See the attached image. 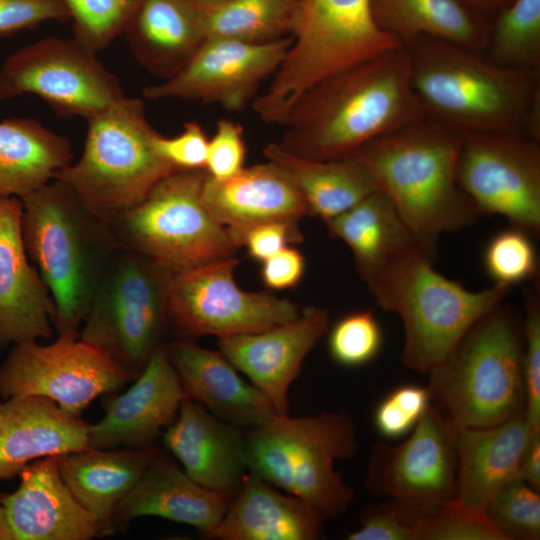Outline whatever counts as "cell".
<instances>
[{
	"label": "cell",
	"instance_id": "1",
	"mask_svg": "<svg viewBox=\"0 0 540 540\" xmlns=\"http://www.w3.org/2000/svg\"><path fill=\"white\" fill-rule=\"evenodd\" d=\"M425 116L402 46L310 88L283 122L278 144L304 158L342 159Z\"/></svg>",
	"mask_w": 540,
	"mask_h": 540
},
{
	"label": "cell",
	"instance_id": "2",
	"mask_svg": "<svg viewBox=\"0 0 540 540\" xmlns=\"http://www.w3.org/2000/svg\"><path fill=\"white\" fill-rule=\"evenodd\" d=\"M425 115L461 134L540 140V70L498 65L483 52L431 37L404 45Z\"/></svg>",
	"mask_w": 540,
	"mask_h": 540
},
{
	"label": "cell",
	"instance_id": "3",
	"mask_svg": "<svg viewBox=\"0 0 540 540\" xmlns=\"http://www.w3.org/2000/svg\"><path fill=\"white\" fill-rule=\"evenodd\" d=\"M461 143V134L425 116L349 156L368 170L433 262L441 235L480 216L458 184Z\"/></svg>",
	"mask_w": 540,
	"mask_h": 540
},
{
	"label": "cell",
	"instance_id": "4",
	"mask_svg": "<svg viewBox=\"0 0 540 540\" xmlns=\"http://www.w3.org/2000/svg\"><path fill=\"white\" fill-rule=\"evenodd\" d=\"M24 246L48 287L58 335L79 337L97 285L119 248L107 221L62 180L20 198Z\"/></svg>",
	"mask_w": 540,
	"mask_h": 540
},
{
	"label": "cell",
	"instance_id": "5",
	"mask_svg": "<svg viewBox=\"0 0 540 540\" xmlns=\"http://www.w3.org/2000/svg\"><path fill=\"white\" fill-rule=\"evenodd\" d=\"M522 317L503 302L428 372L431 401L456 424L481 428L525 412Z\"/></svg>",
	"mask_w": 540,
	"mask_h": 540
},
{
	"label": "cell",
	"instance_id": "6",
	"mask_svg": "<svg viewBox=\"0 0 540 540\" xmlns=\"http://www.w3.org/2000/svg\"><path fill=\"white\" fill-rule=\"evenodd\" d=\"M367 285L379 307L400 316L405 332L401 360L420 373L441 364L467 330L512 290L493 284L471 291L436 271L419 247L394 259Z\"/></svg>",
	"mask_w": 540,
	"mask_h": 540
},
{
	"label": "cell",
	"instance_id": "7",
	"mask_svg": "<svg viewBox=\"0 0 540 540\" xmlns=\"http://www.w3.org/2000/svg\"><path fill=\"white\" fill-rule=\"evenodd\" d=\"M291 38L270 85L253 101L267 124L281 125L319 82L404 46L379 28L370 0H298Z\"/></svg>",
	"mask_w": 540,
	"mask_h": 540
},
{
	"label": "cell",
	"instance_id": "8",
	"mask_svg": "<svg viewBox=\"0 0 540 540\" xmlns=\"http://www.w3.org/2000/svg\"><path fill=\"white\" fill-rule=\"evenodd\" d=\"M250 473L318 509L326 519L344 514L354 491L334 470L358 450L356 424L346 410L277 416L245 429Z\"/></svg>",
	"mask_w": 540,
	"mask_h": 540
},
{
	"label": "cell",
	"instance_id": "9",
	"mask_svg": "<svg viewBox=\"0 0 540 540\" xmlns=\"http://www.w3.org/2000/svg\"><path fill=\"white\" fill-rule=\"evenodd\" d=\"M87 121L80 158L53 178L68 184L90 210L109 223L178 169L156 153L153 139L158 132L148 121L140 98L124 96Z\"/></svg>",
	"mask_w": 540,
	"mask_h": 540
},
{
	"label": "cell",
	"instance_id": "10",
	"mask_svg": "<svg viewBox=\"0 0 540 540\" xmlns=\"http://www.w3.org/2000/svg\"><path fill=\"white\" fill-rule=\"evenodd\" d=\"M206 174L175 170L139 203L113 217L109 225L118 246L172 273L233 257L237 245L202 200Z\"/></svg>",
	"mask_w": 540,
	"mask_h": 540
},
{
	"label": "cell",
	"instance_id": "11",
	"mask_svg": "<svg viewBox=\"0 0 540 540\" xmlns=\"http://www.w3.org/2000/svg\"><path fill=\"white\" fill-rule=\"evenodd\" d=\"M172 274L152 260L119 247L97 285L79 339L136 378L164 344Z\"/></svg>",
	"mask_w": 540,
	"mask_h": 540
},
{
	"label": "cell",
	"instance_id": "12",
	"mask_svg": "<svg viewBox=\"0 0 540 540\" xmlns=\"http://www.w3.org/2000/svg\"><path fill=\"white\" fill-rule=\"evenodd\" d=\"M236 257L173 273L166 300L167 328L181 340L260 332L297 318L298 305L235 282Z\"/></svg>",
	"mask_w": 540,
	"mask_h": 540
},
{
	"label": "cell",
	"instance_id": "13",
	"mask_svg": "<svg viewBox=\"0 0 540 540\" xmlns=\"http://www.w3.org/2000/svg\"><path fill=\"white\" fill-rule=\"evenodd\" d=\"M34 94L60 116L97 115L123 98L122 86L96 53L75 38L48 36L6 58L0 69V100Z\"/></svg>",
	"mask_w": 540,
	"mask_h": 540
},
{
	"label": "cell",
	"instance_id": "14",
	"mask_svg": "<svg viewBox=\"0 0 540 540\" xmlns=\"http://www.w3.org/2000/svg\"><path fill=\"white\" fill-rule=\"evenodd\" d=\"M456 436L457 424L431 403L399 445L380 441L372 447L367 492L408 512L455 501Z\"/></svg>",
	"mask_w": 540,
	"mask_h": 540
},
{
	"label": "cell",
	"instance_id": "15",
	"mask_svg": "<svg viewBox=\"0 0 540 540\" xmlns=\"http://www.w3.org/2000/svg\"><path fill=\"white\" fill-rule=\"evenodd\" d=\"M135 377L99 349L77 336L58 335L47 345L37 341L12 346L0 365V396L38 395L81 417L97 397L121 389Z\"/></svg>",
	"mask_w": 540,
	"mask_h": 540
},
{
	"label": "cell",
	"instance_id": "16",
	"mask_svg": "<svg viewBox=\"0 0 540 540\" xmlns=\"http://www.w3.org/2000/svg\"><path fill=\"white\" fill-rule=\"evenodd\" d=\"M540 140L523 134L462 135L458 184L478 213L540 230Z\"/></svg>",
	"mask_w": 540,
	"mask_h": 540
},
{
	"label": "cell",
	"instance_id": "17",
	"mask_svg": "<svg viewBox=\"0 0 540 540\" xmlns=\"http://www.w3.org/2000/svg\"><path fill=\"white\" fill-rule=\"evenodd\" d=\"M287 37L263 44L207 38L172 77L144 88L147 99L215 103L239 111L273 76L291 44Z\"/></svg>",
	"mask_w": 540,
	"mask_h": 540
},
{
	"label": "cell",
	"instance_id": "18",
	"mask_svg": "<svg viewBox=\"0 0 540 540\" xmlns=\"http://www.w3.org/2000/svg\"><path fill=\"white\" fill-rule=\"evenodd\" d=\"M329 312L309 306L299 316L272 328L218 338L219 351L272 402L289 415L288 391L303 361L327 332Z\"/></svg>",
	"mask_w": 540,
	"mask_h": 540
},
{
	"label": "cell",
	"instance_id": "19",
	"mask_svg": "<svg viewBox=\"0 0 540 540\" xmlns=\"http://www.w3.org/2000/svg\"><path fill=\"white\" fill-rule=\"evenodd\" d=\"M124 393L103 404L104 416L90 424L88 447H148L176 419L182 401L188 398L161 345Z\"/></svg>",
	"mask_w": 540,
	"mask_h": 540
},
{
	"label": "cell",
	"instance_id": "20",
	"mask_svg": "<svg viewBox=\"0 0 540 540\" xmlns=\"http://www.w3.org/2000/svg\"><path fill=\"white\" fill-rule=\"evenodd\" d=\"M22 202L0 198V352L9 345L50 338L55 304L27 255Z\"/></svg>",
	"mask_w": 540,
	"mask_h": 540
},
{
	"label": "cell",
	"instance_id": "21",
	"mask_svg": "<svg viewBox=\"0 0 540 540\" xmlns=\"http://www.w3.org/2000/svg\"><path fill=\"white\" fill-rule=\"evenodd\" d=\"M11 494H0L15 540H90L102 536L96 520L73 496L57 456L37 459L19 472Z\"/></svg>",
	"mask_w": 540,
	"mask_h": 540
},
{
	"label": "cell",
	"instance_id": "22",
	"mask_svg": "<svg viewBox=\"0 0 540 540\" xmlns=\"http://www.w3.org/2000/svg\"><path fill=\"white\" fill-rule=\"evenodd\" d=\"M163 444L198 484L233 496L249 473L244 431L195 401H182L163 433Z\"/></svg>",
	"mask_w": 540,
	"mask_h": 540
},
{
	"label": "cell",
	"instance_id": "23",
	"mask_svg": "<svg viewBox=\"0 0 540 540\" xmlns=\"http://www.w3.org/2000/svg\"><path fill=\"white\" fill-rule=\"evenodd\" d=\"M166 348L188 398L217 418L244 430L279 416L269 398L245 381L220 351L186 340Z\"/></svg>",
	"mask_w": 540,
	"mask_h": 540
},
{
	"label": "cell",
	"instance_id": "24",
	"mask_svg": "<svg viewBox=\"0 0 540 540\" xmlns=\"http://www.w3.org/2000/svg\"><path fill=\"white\" fill-rule=\"evenodd\" d=\"M207 173V172H206ZM202 200L238 248L242 235L261 223L299 221L308 215L306 202L289 177L272 161L244 167L217 181L206 174Z\"/></svg>",
	"mask_w": 540,
	"mask_h": 540
},
{
	"label": "cell",
	"instance_id": "25",
	"mask_svg": "<svg viewBox=\"0 0 540 540\" xmlns=\"http://www.w3.org/2000/svg\"><path fill=\"white\" fill-rule=\"evenodd\" d=\"M534 431L525 412L497 425L481 428L457 424L456 502L486 513L493 498L518 479L521 458Z\"/></svg>",
	"mask_w": 540,
	"mask_h": 540
},
{
	"label": "cell",
	"instance_id": "26",
	"mask_svg": "<svg viewBox=\"0 0 540 540\" xmlns=\"http://www.w3.org/2000/svg\"><path fill=\"white\" fill-rule=\"evenodd\" d=\"M89 427L49 398L7 399L0 404V480L19 474L32 460L87 448Z\"/></svg>",
	"mask_w": 540,
	"mask_h": 540
},
{
	"label": "cell",
	"instance_id": "27",
	"mask_svg": "<svg viewBox=\"0 0 540 540\" xmlns=\"http://www.w3.org/2000/svg\"><path fill=\"white\" fill-rule=\"evenodd\" d=\"M232 497L193 479L163 451L148 465L134 488L118 504L114 523L158 516L190 525L206 537L224 517Z\"/></svg>",
	"mask_w": 540,
	"mask_h": 540
},
{
	"label": "cell",
	"instance_id": "28",
	"mask_svg": "<svg viewBox=\"0 0 540 540\" xmlns=\"http://www.w3.org/2000/svg\"><path fill=\"white\" fill-rule=\"evenodd\" d=\"M327 519L314 506L248 473L215 529V540H320Z\"/></svg>",
	"mask_w": 540,
	"mask_h": 540
},
{
	"label": "cell",
	"instance_id": "29",
	"mask_svg": "<svg viewBox=\"0 0 540 540\" xmlns=\"http://www.w3.org/2000/svg\"><path fill=\"white\" fill-rule=\"evenodd\" d=\"M158 451L156 445L124 449L87 447L57 456L62 479L96 520L102 536L115 531L118 504L134 488Z\"/></svg>",
	"mask_w": 540,
	"mask_h": 540
},
{
	"label": "cell",
	"instance_id": "30",
	"mask_svg": "<svg viewBox=\"0 0 540 540\" xmlns=\"http://www.w3.org/2000/svg\"><path fill=\"white\" fill-rule=\"evenodd\" d=\"M123 34L137 61L164 80L206 40L202 10L186 0H143Z\"/></svg>",
	"mask_w": 540,
	"mask_h": 540
},
{
	"label": "cell",
	"instance_id": "31",
	"mask_svg": "<svg viewBox=\"0 0 540 540\" xmlns=\"http://www.w3.org/2000/svg\"><path fill=\"white\" fill-rule=\"evenodd\" d=\"M326 225L330 236L350 248L366 284L394 259L419 247L391 200L379 190Z\"/></svg>",
	"mask_w": 540,
	"mask_h": 540
},
{
	"label": "cell",
	"instance_id": "32",
	"mask_svg": "<svg viewBox=\"0 0 540 540\" xmlns=\"http://www.w3.org/2000/svg\"><path fill=\"white\" fill-rule=\"evenodd\" d=\"M265 157L279 166L303 196L308 215L325 223L377 190L368 170L352 157L315 160L268 144Z\"/></svg>",
	"mask_w": 540,
	"mask_h": 540
},
{
	"label": "cell",
	"instance_id": "33",
	"mask_svg": "<svg viewBox=\"0 0 540 540\" xmlns=\"http://www.w3.org/2000/svg\"><path fill=\"white\" fill-rule=\"evenodd\" d=\"M375 22L403 45L431 37L483 52L490 20L459 0H370Z\"/></svg>",
	"mask_w": 540,
	"mask_h": 540
},
{
	"label": "cell",
	"instance_id": "34",
	"mask_svg": "<svg viewBox=\"0 0 540 540\" xmlns=\"http://www.w3.org/2000/svg\"><path fill=\"white\" fill-rule=\"evenodd\" d=\"M69 140L33 118L0 121V198H22L72 163Z\"/></svg>",
	"mask_w": 540,
	"mask_h": 540
},
{
	"label": "cell",
	"instance_id": "35",
	"mask_svg": "<svg viewBox=\"0 0 540 540\" xmlns=\"http://www.w3.org/2000/svg\"><path fill=\"white\" fill-rule=\"evenodd\" d=\"M298 0H227L201 9L207 38L263 44L291 37Z\"/></svg>",
	"mask_w": 540,
	"mask_h": 540
},
{
	"label": "cell",
	"instance_id": "36",
	"mask_svg": "<svg viewBox=\"0 0 540 540\" xmlns=\"http://www.w3.org/2000/svg\"><path fill=\"white\" fill-rule=\"evenodd\" d=\"M492 62L540 70V0H512L490 21L487 47Z\"/></svg>",
	"mask_w": 540,
	"mask_h": 540
},
{
	"label": "cell",
	"instance_id": "37",
	"mask_svg": "<svg viewBox=\"0 0 540 540\" xmlns=\"http://www.w3.org/2000/svg\"><path fill=\"white\" fill-rule=\"evenodd\" d=\"M394 508L412 528L414 540H504L486 513L471 511L456 501L415 512Z\"/></svg>",
	"mask_w": 540,
	"mask_h": 540
},
{
	"label": "cell",
	"instance_id": "38",
	"mask_svg": "<svg viewBox=\"0 0 540 540\" xmlns=\"http://www.w3.org/2000/svg\"><path fill=\"white\" fill-rule=\"evenodd\" d=\"M67 9L73 38L94 53L123 34L143 0H59Z\"/></svg>",
	"mask_w": 540,
	"mask_h": 540
},
{
	"label": "cell",
	"instance_id": "39",
	"mask_svg": "<svg viewBox=\"0 0 540 540\" xmlns=\"http://www.w3.org/2000/svg\"><path fill=\"white\" fill-rule=\"evenodd\" d=\"M531 236L511 225L489 239L483 252V267L493 284L512 288L536 277L539 263Z\"/></svg>",
	"mask_w": 540,
	"mask_h": 540
},
{
	"label": "cell",
	"instance_id": "40",
	"mask_svg": "<svg viewBox=\"0 0 540 540\" xmlns=\"http://www.w3.org/2000/svg\"><path fill=\"white\" fill-rule=\"evenodd\" d=\"M384 342L383 329L371 309L350 312L328 332L327 349L337 364L357 368L373 361Z\"/></svg>",
	"mask_w": 540,
	"mask_h": 540
},
{
	"label": "cell",
	"instance_id": "41",
	"mask_svg": "<svg viewBox=\"0 0 540 540\" xmlns=\"http://www.w3.org/2000/svg\"><path fill=\"white\" fill-rule=\"evenodd\" d=\"M486 515L504 540L540 539V494L520 479L493 498Z\"/></svg>",
	"mask_w": 540,
	"mask_h": 540
},
{
	"label": "cell",
	"instance_id": "42",
	"mask_svg": "<svg viewBox=\"0 0 540 540\" xmlns=\"http://www.w3.org/2000/svg\"><path fill=\"white\" fill-rule=\"evenodd\" d=\"M431 404L427 386L404 384L391 390L376 406L373 424L388 440L407 436Z\"/></svg>",
	"mask_w": 540,
	"mask_h": 540
},
{
	"label": "cell",
	"instance_id": "43",
	"mask_svg": "<svg viewBox=\"0 0 540 540\" xmlns=\"http://www.w3.org/2000/svg\"><path fill=\"white\" fill-rule=\"evenodd\" d=\"M539 293H525L523 322V371L526 392V418L534 431H540V299Z\"/></svg>",
	"mask_w": 540,
	"mask_h": 540
},
{
	"label": "cell",
	"instance_id": "44",
	"mask_svg": "<svg viewBox=\"0 0 540 540\" xmlns=\"http://www.w3.org/2000/svg\"><path fill=\"white\" fill-rule=\"evenodd\" d=\"M245 158L242 127L232 120H219L208 140L205 171L209 177L217 181L233 177L245 167Z\"/></svg>",
	"mask_w": 540,
	"mask_h": 540
},
{
	"label": "cell",
	"instance_id": "45",
	"mask_svg": "<svg viewBox=\"0 0 540 540\" xmlns=\"http://www.w3.org/2000/svg\"><path fill=\"white\" fill-rule=\"evenodd\" d=\"M209 138L196 121L184 123L174 137L157 133L153 139L156 153L175 169L205 170Z\"/></svg>",
	"mask_w": 540,
	"mask_h": 540
},
{
	"label": "cell",
	"instance_id": "46",
	"mask_svg": "<svg viewBox=\"0 0 540 540\" xmlns=\"http://www.w3.org/2000/svg\"><path fill=\"white\" fill-rule=\"evenodd\" d=\"M66 20L69 13L59 0H0V37Z\"/></svg>",
	"mask_w": 540,
	"mask_h": 540
},
{
	"label": "cell",
	"instance_id": "47",
	"mask_svg": "<svg viewBox=\"0 0 540 540\" xmlns=\"http://www.w3.org/2000/svg\"><path fill=\"white\" fill-rule=\"evenodd\" d=\"M302 240L298 221L278 220L248 229L241 237L240 247L244 246L248 255L261 263L281 249Z\"/></svg>",
	"mask_w": 540,
	"mask_h": 540
},
{
	"label": "cell",
	"instance_id": "48",
	"mask_svg": "<svg viewBox=\"0 0 540 540\" xmlns=\"http://www.w3.org/2000/svg\"><path fill=\"white\" fill-rule=\"evenodd\" d=\"M349 540H414L412 528L398 515L388 500L365 508L360 527L347 535Z\"/></svg>",
	"mask_w": 540,
	"mask_h": 540
},
{
	"label": "cell",
	"instance_id": "49",
	"mask_svg": "<svg viewBox=\"0 0 540 540\" xmlns=\"http://www.w3.org/2000/svg\"><path fill=\"white\" fill-rule=\"evenodd\" d=\"M261 279L271 290L293 289L305 273V258L295 247L287 246L261 262Z\"/></svg>",
	"mask_w": 540,
	"mask_h": 540
},
{
	"label": "cell",
	"instance_id": "50",
	"mask_svg": "<svg viewBox=\"0 0 540 540\" xmlns=\"http://www.w3.org/2000/svg\"><path fill=\"white\" fill-rule=\"evenodd\" d=\"M518 479L540 491V432L532 435L521 458Z\"/></svg>",
	"mask_w": 540,
	"mask_h": 540
},
{
	"label": "cell",
	"instance_id": "51",
	"mask_svg": "<svg viewBox=\"0 0 540 540\" xmlns=\"http://www.w3.org/2000/svg\"><path fill=\"white\" fill-rule=\"evenodd\" d=\"M464 5L491 21L512 0H459Z\"/></svg>",
	"mask_w": 540,
	"mask_h": 540
},
{
	"label": "cell",
	"instance_id": "52",
	"mask_svg": "<svg viewBox=\"0 0 540 540\" xmlns=\"http://www.w3.org/2000/svg\"><path fill=\"white\" fill-rule=\"evenodd\" d=\"M0 540H15L6 518L3 505L0 502Z\"/></svg>",
	"mask_w": 540,
	"mask_h": 540
},
{
	"label": "cell",
	"instance_id": "53",
	"mask_svg": "<svg viewBox=\"0 0 540 540\" xmlns=\"http://www.w3.org/2000/svg\"><path fill=\"white\" fill-rule=\"evenodd\" d=\"M186 1H188L189 3L195 5L196 7L200 9H206V8L221 4L227 0H186Z\"/></svg>",
	"mask_w": 540,
	"mask_h": 540
}]
</instances>
